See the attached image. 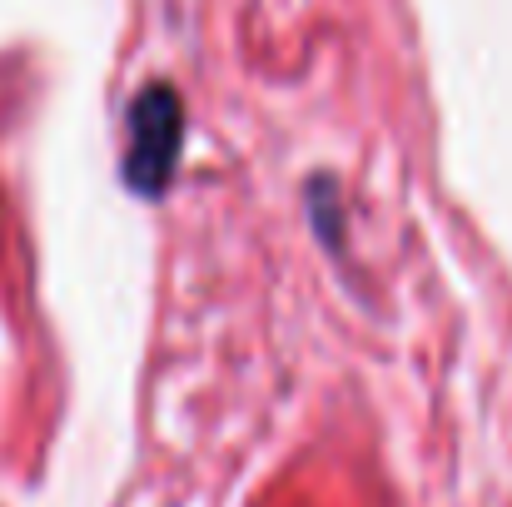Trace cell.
<instances>
[{
    "instance_id": "obj_1",
    "label": "cell",
    "mask_w": 512,
    "mask_h": 507,
    "mask_svg": "<svg viewBox=\"0 0 512 507\" xmlns=\"http://www.w3.org/2000/svg\"><path fill=\"white\" fill-rule=\"evenodd\" d=\"M184 150V100L170 80H155L145 90H135L130 110H125V160L120 179L140 194V199H160L170 194L174 169Z\"/></svg>"
},
{
    "instance_id": "obj_2",
    "label": "cell",
    "mask_w": 512,
    "mask_h": 507,
    "mask_svg": "<svg viewBox=\"0 0 512 507\" xmlns=\"http://www.w3.org/2000/svg\"><path fill=\"white\" fill-rule=\"evenodd\" d=\"M309 219H314L319 239H324L329 249H339L343 244V204H339V194H334V179H314V184H309Z\"/></svg>"
}]
</instances>
